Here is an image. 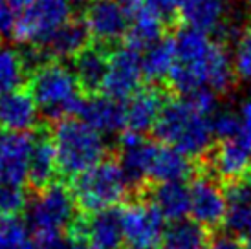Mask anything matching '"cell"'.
<instances>
[{"label":"cell","instance_id":"cell-1","mask_svg":"<svg viewBox=\"0 0 251 249\" xmlns=\"http://www.w3.org/2000/svg\"><path fill=\"white\" fill-rule=\"evenodd\" d=\"M173 42L176 57L167 79L181 96L198 90L218 94L226 92L233 84V61L211 33L187 26L176 33Z\"/></svg>","mask_w":251,"mask_h":249},{"label":"cell","instance_id":"cell-2","mask_svg":"<svg viewBox=\"0 0 251 249\" xmlns=\"http://www.w3.org/2000/svg\"><path fill=\"white\" fill-rule=\"evenodd\" d=\"M215 92L198 90L163 104L152 130L161 143L173 147L187 158L203 156L211 149Z\"/></svg>","mask_w":251,"mask_h":249},{"label":"cell","instance_id":"cell-3","mask_svg":"<svg viewBox=\"0 0 251 249\" xmlns=\"http://www.w3.org/2000/svg\"><path fill=\"white\" fill-rule=\"evenodd\" d=\"M119 161L132 185L183 181L191 174V161L185 154L161 141H147L141 134L134 132L123 134Z\"/></svg>","mask_w":251,"mask_h":249},{"label":"cell","instance_id":"cell-4","mask_svg":"<svg viewBox=\"0 0 251 249\" xmlns=\"http://www.w3.org/2000/svg\"><path fill=\"white\" fill-rule=\"evenodd\" d=\"M51 139L55 145L59 174L64 178H77L106 156L105 139L83 119L64 118L55 121Z\"/></svg>","mask_w":251,"mask_h":249},{"label":"cell","instance_id":"cell-5","mask_svg":"<svg viewBox=\"0 0 251 249\" xmlns=\"http://www.w3.org/2000/svg\"><path fill=\"white\" fill-rule=\"evenodd\" d=\"M28 90L31 92L39 110L50 121L77 116L84 94L77 83L75 74L59 61H50L31 72Z\"/></svg>","mask_w":251,"mask_h":249},{"label":"cell","instance_id":"cell-6","mask_svg":"<svg viewBox=\"0 0 251 249\" xmlns=\"http://www.w3.org/2000/svg\"><path fill=\"white\" fill-rule=\"evenodd\" d=\"M74 180V196L84 213L116 207L132 189V181L119 159H103Z\"/></svg>","mask_w":251,"mask_h":249},{"label":"cell","instance_id":"cell-7","mask_svg":"<svg viewBox=\"0 0 251 249\" xmlns=\"http://www.w3.org/2000/svg\"><path fill=\"white\" fill-rule=\"evenodd\" d=\"M75 205V196L64 183L53 181L37 191L29 205V229L37 246L70 231L77 220Z\"/></svg>","mask_w":251,"mask_h":249},{"label":"cell","instance_id":"cell-8","mask_svg":"<svg viewBox=\"0 0 251 249\" xmlns=\"http://www.w3.org/2000/svg\"><path fill=\"white\" fill-rule=\"evenodd\" d=\"M70 19L66 0H33L15 21V39L22 44H44Z\"/></svg>","mask_w":251,"mask_h":249},{"label":"cell","instance_id":"cell-9","mask_svg":"<svg viewBox=\"0 0 251 249\" xmlns=\"http://www.w3.org/2000/svg\"><path fill=\"white\" fill-rule=\"evenodd\" d=\"M240 119V116H238ZM211 171L227 181L240 180L251 173V126L240 119L238 130L218 139L209 156Z\"/></svg>","mask_w":251,"mask_h":249},{"label":"cell","instance_id":"cell-10","mask_svg":"<svg viewBox=\"0 0 251 249\" xmlns=\"http://www.w3.org/2000/svg\"><path fill=\"white\" fill-rule=\"evenodd\" d=\"M143 77L145 75L141 66V51L125 44L110 51L108 70H106L105 83L101 90L118 101L128 99L134 92L140 90Z\"/></svg>","mask_w":251,"mask_h":249},{"label":"cell","instance_id":"cell-11","mask_svg":"<svg viewBox=\"0 0 251 249\" xmlns=\"http://www.w3.org/2000/svg\"><path fill=\"white\" fill-rule=\"evenodd\" d=\"M125 240L132 248L156 246L165 236V218L152 201L134 200L119 211Z\"/></svg>","mask_w":251,"mask_h":249},{"label":"cell","instance_id":"cell-12","mask_svg":"<svg viewBox=\"0 0 251 249\" xmlns=\"http://www.w3.org/2000/svg\"><path fill=\"white\" fill-rule=\"evenodd\" d=\"M83 21L92 37L105 46L126 37L130 26L125 0H90Z\"/></svg>","mask_w":251,"mask_h":249},{"label":"cell","instance_id":"cell-13","mask_svg":"<svg viewBox=\"0 0 251 249\" xmlns=\"http://www.w3.org/2000/svg\"><path fill=\"white\" fill-rule=\"evenodd\" d=\"M70 231L83 236L94 249H119L125 240L121 215L114 207L88 213V216L79 215Z\"/></svg>","mask_w":251,"mask_h":249},{"label":"cell","instance_id":"cell-14","mask_svg":"<svg viewBox=\"0 0 251 249\" xmlns=\"http://www.w3.org/2000/svg\"><path fill=\"white\" fill-rule=\"evenodd\" d=\"M191 193V213L193 220L202 227H216L226 222L227 198L222 187L211 176H200L189 185Z\"/></svg>","mask_w":251,"mask_h":249},{"label":"cell","instance_id":"cell-15","mask_svg":"<svg viewBox=\"0 0 251 249\" xmlns=\"http://www.w3.org/2000/svg\"><path fill=\"white\" fill-rule=\"evenodd\" d=\"M33 136L0 132V181L22 185L28 181V165Z\"/></svg>","mask_w":251,"mask_h":249},{"label":"cell","instance_id":"cell-16","mask_svg":"<svg viewBox=\"0 0 251 249\" xmlns=\"http://www.w3.org/2000/svg\"><path fill=\"white\" fill-rule=\"evenodd\" d=\"M39 128V106L29 90L17 88L0 96V130L22 132Z\"/></svg>","mask_w":251,"mask_h":249},{"label":"cell","instance_id":"cell-17","mask_svg":"<svg viewBox=\"0 0 251 249\" xmlns=\"http://www.w3.org/2000/svg\"><path fill=\"white\" fill-rule=\"evenodd\" d=\"M77 116L99 134H114L125 128V106L106 94L83 97Z\"/></svg>","mask_w":251,"mask_h":249},{"label":"cell","instance_id":"cell-18","mask_svg":"<svg viewBox=\"0 0 251 249\" xmlns=\"http://www.w3.org/2000/svg\"><path fill=\"white\" fill-rule=\"evenodd\" d=\"M57 174H59V163H57V152L53 139H51V132L39 126L33 134V143H31L28 183L37 193L44 187L51 185Z\"/></svg>","mask_w":251,"mask_h":249},{"label":"cell","instance_id":"cell-19","mask_svg":"<svg viewBox=\"0 0 251 249\" xmlns=\"http://www.w3.org/2000/svg\"><path fill=\"white\" fill-rule=\"evenodd\" d=\"M163 96L156 88H140L126 99L125 128L126 132L143 134L154 128L163 108Z\"/></svg>","mask_w":251,"mask_h":249},{"label":"cell","instance_id":"cell-20","mask_svg":"<svg viewBox=\"0 0 251 249\" xmlns=\"http://www.w3.org/2000/svg\"><path fill=\"white\" fill-rule=\"evenodd\" d=\"M108 57L110 51H106L105 44H88L81 53H77L72 59L77 83L86 96L96 94L103 88L108 70Z\"/></svg>","mask_w":251,"mask_h":249},{"label":"cell","instance_id":"cell-21","mask_svg":"<svg viewBox=\"0 0 251 249\" xmlns=\"http://www.w3.org/2000/svg\"><path fill=\"white\" fill-rule=\"evenodd\" d=\"M227 0H178V15L189 28L213 33L224 26Z\"/></svg>","mask_w":251,"mask_h":249},{"label":"cell","instance_id":"cell-22","mask_svg":"<svg viewBox=\"0 0 251 249\" xmlns=\"http://www.w3.org/2000/svg\"><path fill=\"white\" fill-rule=\"evenodd\" d=\"M90 31L86 28L83 19H70L57 29L42 46L46 48L48 55L53 61L61 59H74L77 53H81L88 42H90Z\"/></svg>","mask_w":251,"mask_h":249},{"label":"cell","instance_id":"cell-23","mask_svg":"<svg viewBox=\"0 0 251 249\" xmlns=\"http://www.w3.org/2000/svg\"><path fill=\"white\" fill-rule=\"evenodd\" d=\"M151 201L165 220L181 222L191 213V193L183 181H163L156 183L151 194Z\"/></svg>","mask_w":251,"mask_h":249},{"label":"cell","instance_id":"cell-24","mask_svg":"<svg viewBox=\"0 0 251 249\" xmlns=\"http://www.w3.org/2000/svg\"><path fill=\"white\" fill-rule=\"evenodd\" d=\"M226 198H227L226 224L229 231L242 236L251 229V176L229 181Z\"/></svg>","mask_w":251,"mask_h":249},{"label":"cell","instance_id":"cell-25","mask_svg":"<svg viewBox=\"0 0 251 249\" xmlns=\"http://www.w3.org/2000/svg\"><path fill=\"white\" fill-rule=\"evenodd\" d=\"M175 42L173 39H160L152 46L143 50L141 53V66L143 75L149 81H161L167 79L171 70L175 66Z\"/></svg>","mask_w":251,"mask_h":249},{"label":"cell","instance_id":"cell-26","mask_svg":"<svg viewBox=\"0 0 251 249\" xmlns=\"http://www.w3.org/2000/svg\"><path fill=\"white\" fill-rule=\"evenodd\" d=\"M209 238L196 222H175V225L165 231V249H209Z\"/></svg>","mask_w":251,"mask_h":249},{"label":"cell","instance_id":"cell-27","mask_svg":"<svg viewBox=\"0 0 251 249\" xmlns=\"http://www.w3.org/2000/svg\"><path fill=\"white\" fill-rule=\"evenodd\" d=\"M26 75L28 72L24 68L21 51L0 46V96L17 90Z\"/></svg>","mask_w":251,"mask_h":249},{"label":"cell","instance_id":"cell-28","mask_svg":"<svg viewBox=\"0 0 251 249\" xmlns=\"http://www.w3.org/2000/svg\"><path fill=\"white\" fill-rule=\"evenodd\" d=\"M0 249H37V244L21 220L0 216Z\"/></svg>","mask_w":251,"mask_h":249},{"label":"cell","instance_id":"cell-29","mask_svg":"<svg viewBox=\"0 0 251 249\" xmlns=\"http://www.w3.org/2000/svg\"><path fill=\"white\" fill-rule=\"evenodd\" d=\"M126 7L152 17L163 26L178 17V0H125Z\"/></svg>","mask_w":251,"mask_h":249},{"label":"cell","instance_id":"cell-30","mask_svg":"<svg viewBox=\"0 0 251 249\" xmlns=\"http://www.w3.org/2000/svg\"><path fill=\"white\" fill-rule=\"evenodd\" d=\"M28 205V196L21 185L0 181V216H17Z\"/></svg>","mask_w":251,"mask_h":249},{"label":"cell","instance_id":"cell-31","mask_svg":"<svg viewBox=\"0 0 251 249\" xmlns=\"http://www.w3.org/2000/svg\"><path fill=\"white\" fill-rule=\"evenodd\" d=\"M233 66H235V74L240 79L251 83V29L246 31L237 41L235 57H233Z\"/></svg>","mask_w":251,"mask_h":249},{"label":"cell","instance_id":"cell-32","mask_svg":"<svg viewBox=\"0 0 251 249\" xmlns=\"http://www.w3.org/2000/svg\"><path fill=\"white\" fill-rule=\"evenodd\" d=\"M86 240L83 236L75 235V233H64V235H59L55 238H51L48 242L37 246L39 249H86Z\"/></svg>","mask_w":251,"mask_h":249},{"label":"cell","instance_id":"cell-33","mask_svg":"<svg viewBox=\"0 0 251 249\" xmlns=\"http://www.w3.org/2000/svg\"><path fill=\"white\" fill-rule=\"evenodd\" d=\"M15 7L9 0H0V37L7 35L15 28Z\"/></svg>","mask_w":251,"mask_h":249},{"label":"cell","instance_id":"cell-34","mask_svg":"<svg viewBox=\"0 0 251 249\" xmlns=\"http://www.w3.org/2000/svg\"><path fill=\"white\" fill-rule=\"evenodd\" d=\"M209 249H244V244L233 235H218L209 242Z\"/></svg>","mask_w":251,"mask_h":249},{"label":"cell","instance_id":"cell-35","mask_svg":"<svg viewBox=\"0 0 251 249\" xmlns=\"http://www.w3.org/2000/svg\"><path fill=\"white\" fill-rule=\"evenodd\" d=\"M242 244H244V249H251V229L242 235Z\"/></svg>","mask_w":251,"mask_h":249},{"label":"cell","instance_id":"cell-36","mask_svg":"<svg viewBox=\"0 0 251 249\" xmlns=\"http://www.w3.org/2000/svg\"><path fill=\"white\" fill-rule=\"evenodd\" d=\"M132 249H158L156 246H141V248H132Z\"/></svg>","mask_w":251,"mask_h":249},{"label":"cell","instance_id":"cell-37","mask_svg":"<svg viewBox=\"0 0 251 249\" xmlns=\"http://www.w3.org/2000/svg\"><path fill=\"white\" fill-rule=\"evenodd\" d=\"M66 2H74V4H81V2H90V0H66Z\"/></svg>","mask_w":251,"mask_h":249},{"label":"cell","instance_id":"cell-38","mask_svg":"<svg viewBox=\"0 0 251 249\" xmlns=\"http://www.w3.org/2000/svg\"><path fill=\"white\" fill-rule=\"evenodd\" d=\"M248 4H250V7H251V0H248Z\"/></svg>","mask_w":251,"mask_h":249}]
</instances>
